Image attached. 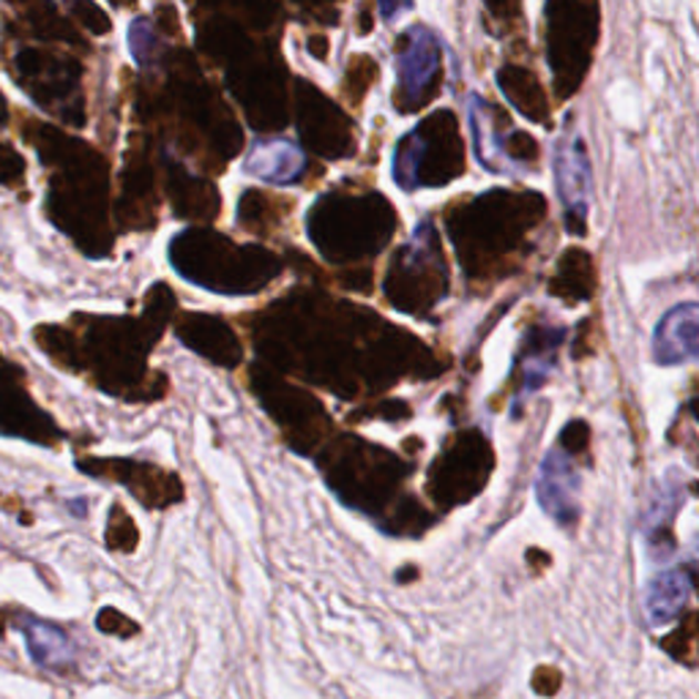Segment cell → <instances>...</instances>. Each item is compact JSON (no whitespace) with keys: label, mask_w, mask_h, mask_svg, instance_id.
Wrapping results in <instances>:
<instances>
[{"label":"cell","mask_w":699,"mask_h":699,"mask_svg":"<svg viewBox=\"0 0 699 699\" xmlns=\"http://www.w3.org/2000/svg\"><path fill=\"white\" fill-rule=\"evenodd\" d=\"M555 186L566 205V219L574 222V230H582V219L588 213L590 197V164L582 140L577 132L563 134L555 151Z\"/></svg>","instance_id":"obj_1"},{"label":"cell","mask_w":699,"mask_h":699,"mask_svg":"<svg viewBox=\"0 0 699 699\" xmlns=\"http://www.w3.org/2000/svg\"><path fill=\"white\" fill-rule=\"evenodd\" d=\"M579 492H582V478L571 456L563 452L549 454L536 482V495L544 511L558 525H574L579 519Z\"/></svg>","instance_id":"obj_2"},{"label":"cell","mask_w":699,"mask_h":699,"mask_svg":"<svg viewBox=\"0 0 699 699\" xmlns=\"http://www.w3.org/2000/svg\"><path fill=\"white\" fill-rule=\"evenodd\" d=\"M699 310L697 304H680L659 320L654 334V355L661 366H680L697 358Z\"/></svg>","instance_id":"obj_3"},{"label":"cell","mask_w":699,"mask_h":699,"mask_svg":"<svg viewBox=\"0 0 699 699\" xmlns=\"http://www.w3.org/2000/svg\"><path fill=\"white\" fill-rule=\"evenodd\" d=\"M437 69H440V44H437L435 33L429 28H411L402 41V50L396 55V74H399V85L405 93L418 97L429 88L435 80Z\"/></svg>","instance_id":"obj_4"},{"label":"cell","mask_w":699,"mask_h":699,"mask_svg":"<svg viewBox=\"0 0 699 699\" xmlns=\"http://www.w3.org/2000/svg\"><path fill=\"white\" fill-rule=\"evenodd\" d=\"M244 170L249 175L260 178V181L274 183V186H290V183H298L301 175H304L306 156L295 142L271 138L252 148V153L244 162Z\"/></svg>","instance_id":"obj_5"},{"label":"cell","mask_w":699,"mask_h":699,"mask_svg":"<svg viewBox=\"0 0 699 699\" xmlns=\"http://www.w3.org/2000/svg\"><path fill=\"white\" fill-rule=\"evenodd\" d=\"M691 590H695V579L691 571L686 568H675V571H665L650 582L648 596H645V612L654 626H667L683 612V607L689 604Z\"/></svg>","instance_id":"obj_6"},{"label":"cell","mask_w":699,"mask_h":699,"mask_svg":"<svg viewBox=\"0 0 699 699\" xmlns=\"http://www.w3.org/2000/svg\"><path fill=\"white\" fill-rule=\"evenodd\" d=\"M22 634H26L28 650H31L33 661L44 669H61L74 661L71 654V642L58 626L44 624V620L26 618L22 620Z\"/></svg>","instance_id":"obj_7"},{"label":"cell","mask_w":699,"mask_h":699,"mask_svg":"<svg viewBox=\"0 0 699 699\" xmlns=\"http://www.w3.org/2000/svg\"><path fill=\"white\" fill-rule=\"evenodd\" d=\"M470 126H473V138H476L478 162H482L487 170L508 168L506 145H503L500 134L495 132V121H492L489 104L482 102L478 97L470 99Z\"/></svg>","instance_id":"obj_8"},{"label":"cell","mask_w":699,"mask_h":699,"mask_svg":"<svg viewBox=\"0 0 699 699\" xmlns=\"http://www.w3.org/2000/svg\"><path fill=\"white\" fill-rule=\"evenodd\" d=\"M426 153H429V142L421 132L407 134L399 142L394 156V178L402 189L421 186V170H424Z\"/></svg>","instance_id":"obj_9"},{"label":"cell","mask_w":699,"mask_h":699,"mask_svg":"<svg viewBox=\"0 0 699 699\" xmlns=\"http://www.w3.org/2000/svg\"><path fill=\"white\" fill-rule=\"evenodd\" d=\"M129 50H132L134 61L140 63V67H145L148 61H151L153 50H156V33H153V28L148 26V20H134L132 28H129Z\"/></svg>","instance_id":"obj_10"}]
</instances>
